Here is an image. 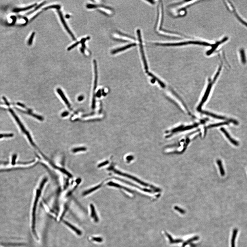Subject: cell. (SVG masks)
I'll return each mask as SVG.
<instances>
[{
  "label": "cell",
  "mask_w": 247,
  "mask_h": 247,
  "mask_svg": "<svg viewBox=\"0 0 247 247\" xmlns=\"http://www.w3.org/2000/svg\"><path fill=\"white\" fill-rule=\"evenodd\" d=\"M35 32H33L31 34V36L30 37L29 39L28 40V44L29 45H31L32 44V41H33V38L34 37V36L35 35Z\"/></svg>",
  "instance_id": "cell-22"
},
{
  "label": "cell",
  "mask_w": 247,
  "mask_h": 247,
  "mask_svg": "<svg viewBox=\"0 0 247 247\" xmlns=\"http://www.w3.org/2000/svg\"><path fill=\"white\" fill-rule=\"evenodd\" d=\"M136 45V43L131 44L127 46H126L124 47H121V48H119V49L114 50V51L112 52V53L113 54H115L119 52L124 51V50H125L126 49L130 48V47H132V46H135Z\"/></svg>",
  "instance_id": "cell-9"
},
{
  "label": "cell",
  "mask_w": 247,
  "mask_h": 247,
  "mask_svg": "<svg viewBox=\"0 0 247 247\" xmlns=\"http://www.w3.org/2000/svg\"><path fill=\"white\" fill-rule=\"evenodd\" d=\"M80 49H81V52L82 53H84V50H83V49H82V48H81Z\"/></svg>",
  "instance_id": "cell-32"
},
{
  "label": "cell",
  "mask_w": 247,
  "mask_h": 247,
  "mask_svg": "<svg viewBox=\"0 0 247 247\" xmlns=\"http://www.w3.org/2000/svg\"><path fill=\"white\" fill-rule=\"evenodd\" d=\"M174 209L178 212L180 213H181L182 214H184L186 212L184 210H183V209H182V208H180V207H178L177 206H175L174 207Z\"/></svg>",
  "instance_id": "cell-21"
},
{
  "label": "cell",
  "mask_w": 247,
  "mask_h": 247,
  "mask_svg": "<svg viewBox=\"0 0 247 247\" xmlns=\"http://www.w3.org/2000/svg\"><path fill=\"white\" fill-rule=\"evenodd\" d=\"M198 239V237L197 236H195V237H193L191 239H190L188 240L187 241H186V242L185 243H184L183 247L186 246L187 244H188V243H189L191 242L192 241L196 240Z\"/></svg>",
  "instance_id": "cell-20"
},
{
  "label": "cell",
  "mask_w": 247,
  "mask_h": 247,
  "mask_svg": "<svg viewBox=\"0 0 247 247\" xmlns=\"http://www.w3.org/2000/svg\"><path fill=\"white\" fill-rule=\"evenodd\" d=\"M198 124H196L193 125L185 126V127L180 126V127H177V128L174 129L173 130H171V131L170 132H171V133L172 134L173 133H176L178 132H183L184 131L190 130V129H192V128L197 127V126H198Z\"/></svg>",
  "instance_id": "cell-5"
},
{
  "label": "cell",
  "mask_w": 247,
  "mask_h": 247,
  "mask_svg": "<svg viewBox=\"0 0 247 247\" xmlns=\"http://www.w3.org/2000/svg\"><path fill=\"white\" fill-rule=\"evenodd\" d=\"M234 13H235V16H236V17H237L238 19H239V20L243 24H244V25H246V26L247 27V23L246 22L244 21H243V20H242V19H241L239 17V16L237 14H236V12H235V11Z\"/></svg>",
  "instance_id": "cell-25"
},
{
  "label": "cell",
  "mask_w": 247,
  "mask_h": 247,
  "mask_svg": "<svg viewBox=\"0 0 247 247\" xmlns=\"http://www.w3.org/2000/svg\"><path fill=\"white\" fill-rule=\"evenodd\" d=\"M83 99V97L82 96H80L78 97V100L79 101H82V100Z\"/></svg>",
  "instance_id": "cell-30"
},
{
  "label": "cell",
  "mask_w": 247,
  "mask_h": 247,
  "mask_svg": "<svg viewBox=\"0 0 247 247\" xmlns=\"http://www.w3.org/2000/svg\"><path fill=\"white\" fill-rule=\"evenodd\" d=\"M241 59V61L243 64H245L246 62V55H245V52L243 49H241L240 51Z\"/></svg>",
  "instance_id": "cell-18"
},
{
  "label": "cell",
  "mask_w": 247,
  "mask_h": 247,
  "mask_svg": "<svg viewBox=\"0 0 247 247\" xmlns=\"http://www.w3.org/2000/svg\"><path fill=\"white\" fill-rule=\"evenodd\" d=\"M221 131L223 132V133L225 134V135L227 137V138L228 139H229V140H230V141H231L232 143H233V144H234V145H238V142H236V141H235L233 139H232L231 138V137H230V135H229V134H228V133L226 131V130H225L224 128H221Z\"/></svg>",
  "instance_id": "cell-11"
},
{
  "label": "cell",
  "mask_w": 247,
  "mask_h": 247,
  "mask_svg": "<svg viewBox=\"0 0 247 247\" xmlns=\"http://www.w3.org/2000/svg\"><path fill=\"white\" fill-rule=\"evenodd\" d=\"M58 13L60 18V20H61V21L62 22L64 27H65V29H66L67 31V32H68V33L70 35V36H71V37H72L73 39L74 40H75V37L73 34L72 33V32L71 31L69 28L68 27L66 23V22L65 21L64 18H63V15H62L61 11H60L59 10H58Z\"/></svg>",
  "instance_id": "cell-7"
},
{
  "label": "cell",
  "mask_w": 247,
  "mask_h": 247,
  "mask_svg": "<svg viewBox=\"0 0 247 247\" xmlns=\"http://www.w3.org/2000/svg\"><path fill=\"white\" fill-rule=\"evenodd\" d=\"M100 7V8H101L102 11L105 14H106L110 15L112 14L113 13L112 10L110 8L107 7L99 6L97 5V7Z\"/></svg>",
  "instance_id": "cell-14"
},
{
  "label": "cell",
  "mask_w": 247,
  "mask_h": 247,
  "mask_svg": "<svg viewBox=\"0 0 247 247\" xmlns=\"http://www.w3.org/2000/svg\"><path fill=\"white\" fill-rule=\"evenodd\" d=\"M14 136V134L12 133L9 134H0V138L3 137H10Z\"/></svg>",
  "instance_id": "cell-24"
},
{
  "label": "cell",
  "mask_w": 247,
  "mask_h": 247,
  "mask_svg": "<svg viewBox=\"0 0 247 247\" xmlns=\"http://www.w3.org/2000/svg\"><path fill=\"white\" fill-rule=\"evenodd\" d=\"M47 178L45 177L43 178L42 180V182L40 183L39 185V187L36 190V196L35 199V201L33 204V210H32V228L33 230H34L35 228V225H36V209H37V206L38 202L41 194H42V191L44 185H45L46 183L47 182Z\"/></svg>",
  "instance_id": "cell-1"
},
{
  "label": "cell",
  "mask_w": 247,
  "mask_h": 247,
  "mask_svg": "<svg viewBox=\"0 0 247 247\" xmlns=\"http://www.w3.org/2000/svg\"><path fill=\"white\" fill-rule=\"evenodd\" d=\"M201 113H203V114H206V115H209L211 116L212 117L214 118H217V119H223V120H225V119H227V120H228V122H231L232 123H233L235 125H236L237 124V121L236 120H234L233 119H228L227 118H226L225 117H224V116H218L217 115H215L214 114H213V113H209V112H207L205 111H201L200 112Z\"/></svg>",
  "instance_id": "cell-4"
},
{
  "label": "cell",
  "mask_w": 247,
  "mask_h": 247,
  "mask_svg": "<svg viewBox=\"0 0 247 247\" xmlns=\"http://www.w3.org/2000/svg\"><path fill=\"white\" fill-rule=\"evenodd\" d=\"M60 6L59 5H52V6H48L46 7L44 9V10H47L49 9H52V8H56L57 9H59L60 8Z\"/></svg>",
  "instance_id": "cell-23"
},
{
  "label": "cell",
  "mask_w": 247,
  "mask_h": 247,
  "mask_svg": "<svg viewBox=\"0 0 247 247\" xmlns=\"http://www.w3.org/2000/svg\"><path fill=\"white\" fill-rule=\"evenodd\" d=\"M238 231V230L236 228H235L234 230H233L232 236L231 241V247H235V239L236 238V235L237 234Z\"/></svg>",
  "instance_id": "cell-13"
},
{
  "label": "cell",
  "mask_w": 247,
  "mask_h": 247,
  "mask_svg": "<svg viewBox=\"0 0 247 247\" xmlns=\"http://www.w3.org/2000/svg\"><path fill=\"white\" fill-rule=\"evenodd\" d=\"M64 223H65V224H66V225L68 226L69 227H70L71 229H72V230H74V231H75L77 233V234H78V235H81V232L79 230L77 229V228H76L74 226H73L72 225H71V224H70L69 223H68V222H67V221H65V222H64Z\"/></svg>",
  "instance_id": "cell-15"
},
{
  "label": "cell",
  "mask_w": 247,
  "mask_h": 247,
  "mask_svg": "<svg viewBox=\"0 0 247 247\" xmlns=\"http://www.w3.org/2000/svg\"><path fill=\"white\" fill-rule=\"evenodd\" d=\"M80 43V42H77L76 43H75L74 44H73V45L71 46H70V47H68V48L67 49L68 51H70V50H72V49H73V48H74L76 46H77V45H78Z\"/></svg>",
  "instance_id": "cell-26"
},
{
  "label": "cell",
  "mask_w": 247,
  "mask_h": 247,
  "mask_svg": "<svg viewBox=\"0 0 247 247\" xmlns=\"http://www.w3.org/2000/svg\"><path fill=\"white\" fill-rule=\"evenodd\" d=\"M57 91L58 94H59V95L61 97L62 100H64V102H65V103L67 105L68 108H71V104H70L69 102H68V100L67 99L66 97L64 95V93H63L62 90L61 89H57Z\"/></svg>",
  "instance_id": "cell-8"
},
{
  "label": "cell",
  "mask_w": 247,
  "mask_h": 247,
  "mask_svg": "<svg viewBox=\"0 0 247 247\" xmlns=\"http://www.w3.org/2000/svg\"><path fill=\"white\" fill-rule=\"evenodd\" d=\"M9 110L10 111V112L11 113L12 115H13V116L14 117L16 121L17 122L18 124L19 125V126H20V128H21V130L22 131V132L23 133H25L26 132H27V130H25V128H24V126L22 123L21 122L20 120V119H19V118L16 115L15 113L14 112V111L12 109L9 108Z\"/></svg>",
  "instance_id": "cell-6"
},
{
  "label": "cell",
  "mask_w": 247,
  "mask_h": 247,
  "mask_svg": "<svg viewBox=\"0 0 247 247\" xmlns=\"http://www.w3.org/2000/svg\"><path fill=\"white\" fill-rule=\"evenodd\" d=\"M17 105L21 106V107H23V108H25V105H24L23 104H22L21 103H17Z\"/></svg>",
  "instance_id": "cell-31"
},
{
  "label": "cell",
  "mask_w": 247,
  "mask_h": 247,
  "mask_svg": "<svg viewBox=\"0 0 247 247\" xmlns=\"http://www.w3.org/2000/svg\"><path fill=\"white\" fill-rule=\"evenodd\" d=\"M166 235L167 236L168 238L169 239V240L170 243L171 244H175V243H180L182 242H183V240L182 239H174L172 236L170 235L168 233H166Z\"/></svg>",
  "instance_id": "cell-10"
},
{
  "label": "cell",
  "mask_w": 247,
  "mask_h": 247,
  "mask_svg": "<svg viewBox=\"0 0 247 247\" xmlns=\"http://www.w3.org/2000/svg\"><path fill=\"white\" fill-rule=\"evenodd\" d=\"M45 1H44L42 3H41V4H39L38 6H37L36 7L35 9L33 10H32V11H30V12H29V13H27L25 15L27 16L31 14H32V13H34V12H35L36 10H37L39 8H40L41 7H42L43 5L45 4Z\"/></svg>",
  "instance_id": "cell-19"
},
{
  "label": "cell",
  "mask_w": 247,
  "mask_h": 247,
  "mask_svg": "<svg viewBox=\"0 0 247 247\" xmlns=\"http://www.w3.org/2000/svg\"><path fill=\"white\" fill-rule=\"evenodd\" d=\"M3 100H4V101H5L6 104H7V105H8V106H9V105H10L9 103L7 102V101L6 98H5V97H3Z\"/></svg>",
  "instance_id": "cell-29"
},
{
  "label": "cell",
  "mask_w": 247,
  "mask_h": 247,
  "mask_svg": "<svg viewBox=\"0 0 247 247\" xmlns=\"http://www.w3.org/2000/svg\"><path fill=\"white\" fill-rule=\"evenodd\" d=\"M216 81L215 80L213 79L212 81H210L209 82L207 87V88L206 91L205 92L204 95L203 96L201 100V102L198 106L197 110L198 111L200 112L202 111V106H203L204 104L208 99V96H209L212 87L213 85Z\"/></svg>",
  "instance_id": "cell-2"
},
{
  "label": "cell",
  "mask_w": 247,
  "mask_h": 247,
  "mask_svg": "<svg viewBox=\"0 0 247 247\" xmlns=\"http://www.w3.org/2000/svg\"><path fill=\"white\" fill-rule=\"evenodd\" d=\"M66 18H69L70 17V16L69 15H67L66 16Z\"/></svg>",
  "instance_id": "cell-33"
},
{
  "label": "cell",
  "mask_w": 247,
  "mask_h": 247,
  "mask_svg": "<svg viewBox=\"0 0 247 247\" xmlns=\"http://www.w3.org/2000/svg\"><path fill=\"white\" fill-rule=\"evenodd\" d=\"M229 122H222V123H219L217 124H213L210 125L208 126H207L206 127V128L207 129H208V128H213V127H218V126H220L225 125H228L229 124Z\"/></svg>",
  "instance_id": "cell-16"
},
{
  "label": "cell",
  "mask_w": 247,
  "mask_h": 247,
  "mask_svg": "<svg viewBox=\"0 0 247 247\" xmlns=\"http://www.w3.org/2000/svg\"><path fill=\"white\" fill-rule=\"evenodd\" d=\"M86 148L84 147H78L72 149V152L74 153L79 152H84L86 151Z\"/></svg>",
  "instance_id": "cell-17"
},
{
  "label": "cell",
  "mask_w": 247,
  "mask_h": 247,
  "mask_svg": "<svg viewBox=\"0 0 247 247\" xmlns=\"http://www.w3.org/2000/svg\"><path fill=\"white\" fill-rule=\"evenodd\" d=\"M137 33L138 38V40L139 42L140 47V51H141V55H142V60H143V62H144L145 68L146 70L147 71L148 69L147 64V63L146 60L145 54H144V49H143L140 30H138L137 31Z\"/></svg>",
  "instance_id": "cell-3"
},
{
  "label": "cell",
  "mask_w": 247,
  "mask_h": 247,
  "mask_svg": "<svg viewBox=\"0 0 247 247\" xmlns=\"http://www.w3.org/2000/svg\"><path fill=\"white\" fill-rule=\"evenodd\" d=\"M37 5V4L35 3V4H34L31 6H29L23 8H16L13 10V11L14 12H15V13H18V12H21V11H24L25 10H28L32 8L33 7Z\"/></svg>",
  "instance_id": "cell-12"
},
{
  "label": "cell",
  "mask_w": 247,
  "mask_h": 247,
  "mask_svg": "<svg viewBox=\"0 0 247 247\" xmlns=\"http://www.w3.org/2000/svg\"><path fill=\"white\" fill-rule=\"evenodd\" d=\"M89 38H90L88 37L86 38H83V39H82L81 41H80V42L82 44V47H83V48H86L85 45V42L86 41V40L89 39Z\"/></svg>",
  "instance_id": "cell-27"
},
{
  "label": "cell",
  "mask_w": 247,
  "mask_h": 247,
  "mask_svg": "<svg viewBox=\"0 0 247 247\" xmlns=\"http://www.w3.org/2000/svg\"><path fill=\"white\" fill-rule=\"evenodd\" d=\"M68 114H69V113L68 112H64L63 113V114H62V116L63 117L66 116L68 115Z\"/></svg>",
  "instance_id": "cell-28"
}]
</instances>
